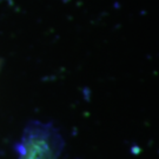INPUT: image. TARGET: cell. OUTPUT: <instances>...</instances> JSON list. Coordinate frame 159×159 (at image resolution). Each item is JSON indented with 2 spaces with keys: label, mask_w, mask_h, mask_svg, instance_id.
<instances>
[{
  "label": "cell",
  "mask_w": 159,
  "mask_h": 159,
  "mask_svg": "<svg viewBox=\"0 0 159 159\" xmlns=\"http://www.w3.org/2000/svg\"><path fill=\"white\" fill-rule=\"evenodd\" d=\"M21 146L20 159H53L51 145L41 134H29Z\"/></svg>",
  "instance_id": "1"
}]
</instances>
